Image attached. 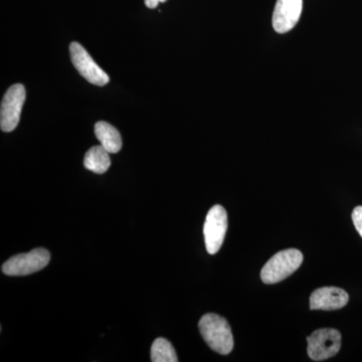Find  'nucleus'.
<instances>
[{"mask_svg": "<svg viewBox=\"0 0 362 362\" xmlns=\"http://www.w3.org/2000/svg\"><path fill=\"white\" fill-rule=\"evenodd\" d=\"M303 254L297 249L277 252L263 267L261 279L265 284H276L291 276L303 263Z\"/></svg>", "mask_w": 362, "mask_h": 362, "instance_id": "obj_2", "label": "nucleus"}, {"mask_svg": "<svg viewBox=\"0 0 362 362\" xmlns=\"http://www.w3.org/2000/svg\"><path fill=\"white\" fill-rule=\"evenodd\" d=\"M352 221L357 232L362 238V206H356L352 211Z\"/></svg>", "mask_w": 362, "mask_h": 362, "instance_id": "obj_13", "label": "nucleus"}, {"mask_svg": "<svg viewBox=\"0 0 362 362\" xmlns=\"http://www.w3.org/2000/svg\"><path fill=\"white\" fill-rule=\"evenodd\" d=\"M341 334L333 328L314 331L307 337L308 356L312 361H323L337 356L341 349Z\"/></svg>", "mask_w": 362, "mask_h": 362, "instance_id": "obj_4", "label": "nucleus"}, {"mask_svg": "<svg viewBox=\"0 0 362 362\" xmlns=\"http://www.w3.org/2000/svg\"><path fill=\"white\" fill-rule=\"evenodd\" d=\"M349 300V294L340 288H319L311 294L310 308L311 310H338L346 306Z\"/></svg>", "mask_w": 362, "mask_h": 362, "instance_id": "obj_9", "label": "nucleus"}, {"mask_svg": "<svg viewBox=\"0 0 362 362\" xmlns=\"http://www.w3.org/2000/svg\"><path fill=\"white\" fill-rule=\"evenodd\" d=\"M168 1V0H145V6L148 7V8H156L157 6H158V4H160V2H165Z\"/></svg>", "mask_w": 362, "mask_h": 362, "instance_id": "obj_14", "label": "nucleus"}, {"mask_svg": "<svg viewBox=\"0 0 362 362\" xmlns=\"http://www.w3.org/2000/svg\"><path fill=\"white\" fill-rule=\"evenodd\" d=\"M109 152L103 146H94L88 150L84 158V166L88 170L98 175L106 173L111 165Z\"/></svg>", "mask_w": 362, "mask_h": 362, "instance_id": "obj_11", "label": "nucleus"}, {"mask_svg": "<svg viewBox=\"0 0 362 362\" xmlns=\"http://www.w3.org/2000/svg\"><path fill=\"white\" fill-rule=\"evenodd\" d=\"M95 135L109 153H117L122 148L120 133L110 124L100 121L95 125Z\"/></svg>", "mask_w": 362, "mask_h": 362, "instance_id": "obj_10", "label": "nucleus"}, {"mask_svg": "<svg viewBox=\"0 0 362 362\" xmlns=\"http://www.w3.org/2000/svg\"><path fill=\"white\" fill-rule=\"evenodd\" d=\"M303 9V0H277L273 13L276 33H289L296 26Z\"/></svg>", "mask_w": 362, "mask_h": 362, "instance_id": "obj_8", "label": "nucleus"}, {"mask_svg": "<svg viewBox=\"0 0 362 362\" xmlns=\"http://www.w3.org/2000/svg\"><path fill=\"white\" fill-rule=\"evenodd\" d=\"M25 101V89L23 85L16 84L6 90L0 108V127L2 131L11 132L18 127Z\"/></svg>", "mask_w": 362, "mask_h": 362, "instance_id": "obj_6", "label": "nucleus"}, {"mask_svg": "<svg viewBox=\"0 0 362 362\" xmlns=\"http://www.w3.org/2000/svg\"><path fill=\"white\" fill-rule=\"evenodd\" d=\"M228 230V214L220 204L209 209L204 226V242L209 254H216L225 240Z\"/></svg>", "mask_w": 362, "mask_h": 362, "instance_id": "obj_5", "label": "nucleus"}, {"mask_svg": "<svg viewBox=\"0 0 362 362\" xmlns=\"http://www.w3.org/2000/svg\"><path fill=\"white\" fill-rule=\"evenodd\" d=\"M51 261L47 250L39 247L25 254L16 255L2 265V273L7 276H26L44 269Z\"/></svg>", "mask_w": 362, "mask_h": 362, "instance_id": "obj_3", "label": "nucleus"}, {"mask_svg": "<svg viewBox=\"0 0 362 362\" xmlns=\"http://www.w3.org/2000/svg\"><path fill=\"white\" fill-rule=\"evenodd\" d=\"M151 361L177 362L175 349L171 343L164 338H157L151 347Z\"/></svg>", "mask_w": 362, "mask_h": 362, "instance_id": "obj_12", "label": "nucleus"}, {"mask_svg": "<svg viewBox=\"0 0 362 362\" xmlns=\"http://www.w3.org/2000/svg\"><path fill=\"white\" fill-rule=\"evenodd\" d=\"M71 63L75 66L76 70L81 74L90 84L105 86L108 84L110 78L99 66L95 63L94 59L86 51L82 45L77 42H71L70 45Z\"/></svg>", "mask_w": 362, "mask_h": 362, "instance_id": "obj_7", "label": "nucleus"}, {"mask_svg": "<svg viewBox=\"0 0 362 362\" xmlns=\"http://www.w3.org/2000/svg\"><path fill=\"white\" fill-rule=\"evenodd\" d=\"M199 331L204 341L218 354L226 356L233 349V337L230 324L216 314L209 313L202 317Z\"/></svg>", "mask_w": 362, "mask_h": 362, "instance_id": "obj_1", "label": "nucleus"}]
</instances>
